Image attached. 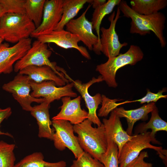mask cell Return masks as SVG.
I'll return each mask as SVG.
<instances>
[{
    "label": "cell",
    "instance_id": "cell-29",
    "mask_svg": "<svg viewBox=\"0 0 167 167\" xmlns=\"http://www.w3.org/2000/svg\"><path fill=\"white\" fill-rule=\"evenodd\" d=\"M26 0H0L3 15L6 13L26 14Z\"/></svg>",
    "mask_w": 167,
    "mask_h": 167
},
{
    "label": "cell",
    "instance_id": "cell-35",
    "mask_svg": "<svg viewBox=\"0 0 167 167\" xmlns=\"http://www.w3.org/2000/svg\"><path fill=\"white\" fill-rule=\"evenodd\" d=\"M3 15L2 7L0 5V21L2 16Z\"/></svg>",
    "mask_w": 167,
    "mask_h": 167
},
{
    "label": "cell",
    "instance_id": "cell-11",
    "mask_svg": "<svg viewBox=\"0 0 167 167\" xmlns=\"http://www.w3.org/2000/svg\"><path fill=\"white\" fill-rule=\"evenodd\" d=\"M30 84L32 90L31 95L32 97L36 98L43 97L50 103L65 96L76 97L77 96V93L72 90L74 84L72 82L59 87H57L55 83L51 81L38 83L30 80Z\"/></svg>",
    "mask_w": 167,
    "mask_h": 167
},
{
    "label": "cell",
    "instance_id": "cell-9",
    "mask_svg": "<svg viewBox=\"0 0 167 167\" xmlns=\"http://www.w3.org/2000/svg\"><path fill=\"white\" fill-rule=\"evenodd\" d=\"M91 6V4H89L80 16L68 23L65 26L66 30L77 35L80 41L89 50H93L96 54L100 55L101 54L98 49V37L93 32L92 22L88 20L86 17V13Z\"/></svg>",
    "mask_w": 167,
    "mask_h": 167
},
{
    "label": "cell",
    "instance_id": "cell-33",
    "mask_svg": "<svg viewBox=\"0 0 167 167\" xmlns=\"http://www.w3.org/2000/svg\"><path fill=\"white\" fill-rule=\"evenodd\" d=\"M12 110L11 108L8 107L2 109L0 107V126L2 122L5 119L8 118L11 115ZM5 135L13 138V136L8 132L2 131L0 129V135Z\"/></svg>",
    "mask_w": 167,
    "mask_h": 167
},
{
    "label": "cell",
    "instance_id": "cell-24",
    "mask_svg": "<svg viewBox=\"0 0 167 167\" xmlns=\"http://www.w3.org/2000/svg\"><path fill=\"white\" fill-rule=\"evenodd\" d=\"M66 162L63 161L54 163L46 161L42 153L36 152L25 157L14 167H66Z\"/></svg>",
    "mask_w": 167,
    "mask_h": 167
},
{
    "label": "cell",
    "instance_id": "cell-16",
    "mask_svg": "<svg viewBox=\"0 0 167 167\" xmlns=\"http://www.w3.org/2000/svg\"><path fill=\"white\" fill-rule=\"evenodd\" d=\"M81 96L73 99L69 96L62 97V104L60 107L61 110L52 119L65 120L74 125L88 119V113L81 107Z\"/></svg>",
    "mask_w": 167,
    "mask_h": 167
},
{
    "label": "cell",
    "instance_id": "cell-26",
    "mask_svg": "<svg viewBox=\"0 0 167 167\" xmlns=\"http://www.w3.org/2000/svg\"><path fill=\"white\" fill-rule=\"evenodd\" d=\"M151 116L149 121L146 123L142 124L138 127L137 132L143 133L151 129V136L155 138V135L157 131H167V123L160 117L157 108L156 107L151 111Z\"/></svg>",
    "mask_w": 167,
    "mask_h": 167
},
{
    "label": "cell",
    "instance_id": "cell-31",
    "mask_svg": "<svg viewBox=\"0 0 167 167\" xmlns=\"http://www.w3.org/2000/svg\"><path fill=\"white\" fill-rule=\"evenodd\" d=\"M71 167H104L98 160L84 151L83 154L76 160H74Z\"/></svg>",
    "mask_w": 167,
    "mask_h": 167
},
{
    "label": "cell",
    "instance_id": "cell-10",
    "mask_svg": "<svg viewBox=\"0 0 167 167\" xmlns=\"http://www.w3.org/2000/svg\"><path fill=\"white\" fill-rule=\"evenodd\" d=\"M120 13L118 6L115 17V11H114L109 18L110 22L109 27L108 28L104 27L100 28L101 33L100 37L101 51L108 58L118 55L121 49L128 45L126 42H120L115 30L116 25Z\"/></svg>",
    "mask_w": 167,
    "mask_h": 167
},
{
    "label": "cell",
    "instance_id": "cell-19",
    "mask_svg": "<svg viewBox=\"0 0 167 167\" xmlns=\"http://www.w3.org/2000/svg\"><path fill=\"white\" fill-rule=\"evenodd\" d=\"M19 73L28 76L30 80L36 83L51 81L59 87L64 86L67 83L50 67L47 66H29L20 70Z\"/></svg>",
    "mask_w": 167,
    "mask_h": 167
},
{
    "label": "cell",
    "instance_id": "cell-4",
    "mask_svg": "<svg viewBox=\"0 0 167 167\" xmlns=\"http://www.w3.org/2000/svg\"><path fill=\"white\" fill-rule=\"evenodd\" d=\"M36 29L34 24L26 14L6 13L0 21V37L16 44L29 38Z\"/></svg>",
    "mask_w": 167,
    "mask_h": 167
},
{
    "label": "cell",
    "instance_id": "cell-23",
    "mask_svg": "<svg viewBox=\"0 0 167 167\" xmlns=\"http://www.w3.org/2000/svg\"><path fill=\"white\" fill-rule=\"evenodd\" d=\"M121 0H109L103 5L94 10L92 19L93 29L95 30L98 39V49L101 54L100 43V26L104 17L111 13L114 7L118 5Z\"/></svg>",
    "mask_w": 167,
    "mask_h": 167
},
{
    "label": "cell",
    "instance_id": "cell-32",
    "mask_svg": "<svg viewBox=\"0 0 167 167\" xmlns=\"http://www.w3.org/2000/svg\"><path fill=\"white\" fill-rule=\"evenodd\" d=\"M148 155L147 152H142L139 156L127 166V167H153L150 163L144 161L145 158L148 157Z\"/></svg>",
    "mask_w": 167,
    "mask_h": 167
},
{
    "label": "cell",
    "instance_id": "cell-17",
    "mask_svg": "<svg viewBox=\"0 0 167 167\" xmlns=\"http://www.w3.org/2000/svg\"><path fill=\"white\" fill-rule=\"evenodd\" d=\"M106 135L109 136L117 145L118 154L123 145L133 138L134 135H129L123 128L120 118L113 110L109 118L102 120Z\"/></svg>",
    "mask_w": 167,
    "mask_h": 167
},
{
    "label": "cell",
    "instance_id": "cell-36",
    "mask_svg": "<svg viewBox=\"0 0 167 167\" xmlns=\"http://www.w3.org/2000/svg\"><path fill=\"white\" fill-rule=\"evenodd\" d=\"M3 40V39L0 37V45L2 43Z\"/></svg>",
    "mask_w": 167,
    "mask_h": 167
},
{
    "label": "cell",
    "instance_id": "cell-18",
    "mask_svg": "<svg viewBox=\"0 0 167 167\" xmlns=\"http://www.w3.org/2000/svg\"><path fill=\"white\" fill-rule=\"evenodd\" d=\"M50 103L46 100L40 105L33 107L30 112L36 118L38 126V136L53 141L55 130L50 127L52 124L50 119L49 109Z\"/></svg>",
    "mask_w": 167,
    "mask_h": 167
},
{
    "label": "cell",
    "instance_id": "cell-14",
    "mask_svg": "<svg viewBox=\"0 0 167 167\" xmlns=\"http://www.w3.org/2000/svg\"><path fill=\"white\" fill-rule=\"evenodd\" d=\"M63 0H45L42 22L31 34V37L36 38L40 35L55 30L62 18Z\"/></svg>",
    "mask_w": 167,
    "mask_h": 167
},
{
    "label": "cell",
    "instance_id": "cell-25",
    "mask_svg": "<svg viewBox=\"0 0 167 167\" xmlns=\"http://www.w3.org/2000/svg\"><path fill=\"white\" fill-rule=\"evenodd\" d=\"M45 0H26L25 14L34 24L36 28L41 24Z\"/></svg>",
    "mask_w": 167,
    "mask_h": 167
},
{
    "label": "cell",
    "instance_id": "cell-1",
    "mask_svg": "<svg viewBox=\"0 0 167 167\" xmlns=\"http://www.w3.org/2000/svg\"><path fill=\"white\" fill-rule=\"evenodd\" d=\"M123 16L131 19L130 32L145 36L153 32L159 40L161 46L165 47L166 44L164 35L166 17L160 12L149 15L137 13L128 6L126 1L122 0L118 5Z\"/></svg>",
    "mask_w": 167,
    "mask_h": 167
},
{
    "label": "cell",
    "instance_id": "cell-21",
    "mask_svg": "<svg viewBox=\"0 0 167 167\" xmlns=\"http://www.w3.org/2000/svg\"><path fill=\"white\" fill-rule=\"evenodd\" d=\"M131 8L139 14L149 15L156 13L167 6V0H131Z\"/></svg>",
    "mask_w": 167,
    "mask_h": 167
},
{
    "label": "cell",
    "instance_id": "cell-5",
    "mask_svg": "<svg viewBox=\"0 0 167 167\" xmlns=\"http://www.w3.org/2000/svg\"><path fill=\"white\" fill-rule=\"evenodd\" d=\"M143 53L139 46L131 45L127 52L108 58L106 62L97 65L96 70L109 87L115 88L118 86L115 79L118 70L127 65H135L143 59Z\"/></svg>",
    "mask_w": 167,
    "mask_h": 167
},
{
    "label": "cell",
    "instance_id": "cell-12",
    "mask_svg": "<svg viewBox=\"0 0 167 167\" xmlns=\"http://www.w3.org/2000/svg\"><path fill=\"white\" fill-rule=\"evenodd\" d=\"M32 39L21 40L12 46L4 43L0 45V74H9L13 70V65L22 58L30 48Z\"/></svg>",
    "mask_w": 167,
    "mask_h": 167
},
{
    "label": "cell",
    "instance_id": "cell-2",
    "mask_svg": "<svg viewBox=\"0 0 167 167\" xmlns=\"http://www.w3.org/2000/svg\"><path fill=\"white\" fill-rule=\"evenodd\" d=\"M92 124L87 119L74 125V131L77 134L78 141L84 151L100 161L101 156L107 149L106 136L103 123L97 127H93Z\"/></svg>",
    "mask_w": 167,
    "mask_h": 167
},
{
    "label": "cell",
    "instance_id": "cell-13",
    "mask_svg": "<svg viewBox=\"0 0 167 167\" xmlns=\"http://www.w3.org/2000/svg\"><path fill=\"white\" fill-rule=\"evenodd\" d=\"M64 75L66 79L73 83L74 87L79 93L82 97L84 100L88 110L87 119L97 126H101L102 123L97 116L96 110L99 105L102 103V96L100 93H97L94 96H92L89 94L88 89L92 84L103 81L101 76L100 75L97 78L94 77L88 83H83L81 81L79 80H73L69 76L66 72L64 73Z\"/></svg>",
    "mask_w": 167,
    "mask_h": 167
},
{
    "label": "cell",
    "instance_id": "cell-28",
    "mask_svg": "<svg viewBox=\"0 0 167 167\" xmlns=\"http://www.w3.org/2000/svg\"><path fill=\"white\" fill-rule=\"evenodd\" d=\"M15 145L0 141V167H14L15 157L14 151Z\"/></svg>",
    "mask_w": 167,
    "mask_h": 167
},
{
    "label": "cell",
    "instance_id": "cell-7",
    "mask_svg": "<svg viewBox=\"0 0 167 167\" xmlns=\"http://www.w3.org/2000/svg\"><path fill=\"white\" fill-rule=\"evenodd\" d=\"M52 122L55 130L53 141L55 148L60 151L68 148L76 159L80 156L84 151L74 135L73 126L69 122L63 120H54Z\"/></svg>",
    "mask_w": 167,
    "mask_h": 167
},
{
    "label": "cell",
    "instance_id": "cell-15",
    "mask_svg": "<svg viewBox=\"0 0 167 167\" xmlns=\"http://www.w3.org/2000/svg\"><path fill=\"white\" fill-rule=\"evenodd\" d=\"M36 38L42 43H54L64 49H76L85 58L91 59L87 49L84 47L78 45V42L80 41L78 36L64 29L54 30L40 35Z\"/></svg>",
    "mask_w": 167,
    "mask_h": 167
},
{
    "label": "cell",
    "instance_id": "cell-34",
    "mask_svg": "<svg viewBox=\"0 0 167 167\" xmlns=\"http://www.w3.org/2000/svg\"><path fill=\"white\" fill-rule=\"evenodd\" d=\"M105 0H87V2L91 4L94 9L99 7L106 2Z\"/></svg>",
    "mask_w": 167,
    "mask_h": 167
},
{
    "label": "cell",
    "instance_id": "cell-20",
    "mask_svg": "<svg viewBox=\"0 0 167 167\" xmlns=\"http://www.w3.org/2000/svg\"><path fill=\"white\" fill-rule=\"evenodd\" d=\"M156 107L155 103L152 102L135 109L126 110L123 107H120L116 108L113 110L120 118H126L128 125L126 131L129 135H132L135 123L140 120H147L148 119V114Z\"/></svg>",
    "mask_w": 167,
    "mask_h": 167
},
{
    "label": "cell",
    "instance_id": "cell-8",
    "mask_svg": "<svg viewBox=\"0 0 167 167\" xmlns=\"http://www.w3.org/2000/svg\"><path fill=\"white\" fill-rule=\"evenodd\" d=\"M30 81L28 76L19 73L12 80L2 86L3 90L12 94L23 110L29 112L32 109V102L41 103L45 101L44 98H35L31 95Z\"/></svg>",
    "mask_w": 167,
    "mask_h": 167
},
{
    "label": "cell",
    "instance_id": "cell-6",
    "mask_svg": "<svg viewBox=\"0 0 167 167\" xmlns=\"http://www.w3.org/2000/svg\"><path fill=\"white\" fill-rule=\"evenodd\" d=\"M52 53L51 50L48 49L47 44L37 39L32 43L31 47L24 55L15 63L14 71L15 72H19L30 66H47L50 67L58 76L68 83L69 81L65 77L64 75L58 71V66L56 63L51 62L49 60Z\"/></svg>",
    "mask_w": 167,
    "mask_h": 167
},
{
    "label": "cell",
    "instance_id": "cell-22",
    "mask_svg": "<svg viewBox=\"0 0 167 167\" xmlns=\"http://www.w3.org/2000/svg\"><path fill=\"white\" fill-rule=\"evenodd\" d=\"M87 0H63L62 14L61 19L55 29H64L66 24L77 15L79 11L87 2Z\"/></svg>",
    "mask_w": 167,
    "mask_h": 167
},
{
    "label": "cell",
    "instance_id": "cell-27",
    "mask_svg": "<svg viewBox=\"0 0 167 167\" xmlns=\"http://www.w3.org/2000/svg\"><path fill=\"white\" fill-rule=\"evenodd\" d=\"M106 136L107 149L106 152L101 156L100 161L104 167H119L118 146L110 137Z\"/></svg>",
    "mask_w": 167,
    "mask_h": 167
},
{
    "label": "cell",
    "instance_id": "cell-3",
    "mask_svg": "<svg viewBox=\"0 0 167 167\" xmlns=\"http://www.w3.org/2000/svg\"><path fill=\"white\" fill-rule=\"evenodd\" d=\"M152 143L161 144L155 138L152 137L151 132L146 131L134 135L123 146L118 154L119 167H127L139 155L142 151L146 148L156 151L164 164L167 163L166 150L161 146H153Z\"/></svg>",
    "mask_w": 167,
    "mask_h": 167
},
{
    "label": "cell",
    "instance_id": "cell-30",
    "mask_svg": "<svg viewBox=\"0 0 167 167\" xmlns=\"http://www.w3.org/2000/svg\"><path fill=\"white\" fill-rule=\"evenodd\" d=\"M166 90L165 88H164L162 90H159L157 93H154L148 89L146 94L142 98L134 101H127L119 103H116V102H114L113 103V106L114 108L115 109L118 106L120 105L135 102H139L140 104L146 102L148 104L152 102H156L160 99L167 98V95H163L162 94L163 92L166 91Z\"/></svg>",
    "mask_w": 167,
    "mask_h": 167
}]
</instances>
